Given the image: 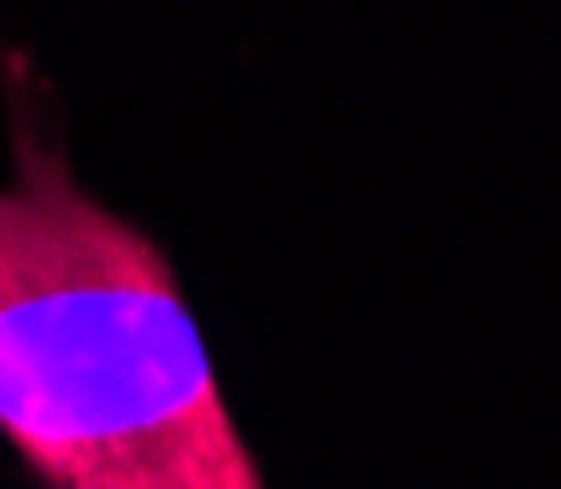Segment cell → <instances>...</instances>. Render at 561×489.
<instances>
[{
  "label": "cell",
  "mask_w": 561,
  "mask_h": 489,
  "mask_svg": "<svg viewBox=\"0 0 561 489\" xmlns=\"http://www.w3.org/2000/svg\"><path fill=\"white\" fill-rule=\"evenodd\" d=\"M0 449L36 489H272L172 248L78 172L0 36Z\"/></svg>",
  "instance_id": "cell-1"
}]
</instances>
